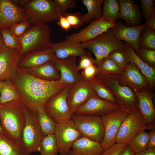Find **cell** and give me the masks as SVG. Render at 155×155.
Segmentation results:
<instances>
[{"mask_svg": "<svg viewBox=\"0 0 155 155\" xmlns=\"http://www.w3.org/2000/svg\"><path fill=\"white\" fill-rule=\"evenodd\" d=\"M50 48L55 57L60 59L80 57L86 51L81 43L67 39L63 41L52 42Z\"/></svg>", "mask_w": 155, "mask_h": 155, "instance_id": "22", "label": "cell"}, {"mask_svg": "<svg viewBox=\"0 0 155 155\" xmlns=\"http://www.w3.org/2000/svg\"><path fill=\"white\" fill-rule=\"evenodd\" d=\"M124 51L128 63H133L137 67L147 81L149 88L151 90L154 89L155 86V68L150 66L143 61L133 47L126 43Z\"/></svg>", "mask_w": 155, "mask_h": 155, "instance_id": "23", "label": "cell"}, {"mask_svg": "<svg viewBox=\"0 0 155 155\" xmlns=\"http://www.w3.org/2000/svg\"><path fill=\"white\" fill-rule=\"evenodd\" d=\"M120 108L118 104L102 99L95 93L73 114L102 117L111 114Z\"/></svg>", "mask_w": 155, "mask_h": 155, "instance_id": "15", "label": "cell"}, {"mask_svg": "<svg viewBox=\"0 0 155 155\" xmlns=\"http://www.w3.org/2000/svg\"><path fill=\"white\" fill-rule=\"evenodd\" d=\"M71 119L82 136L102 142L104 130L102 117L73 114Z\"/></svg>", "mask_w": 155, "mask_h": 155, "instance_id": "7", "label": "cell"}, {"mask_svg": "<svg viewBox=\"0 0 155 155\" xmlns=\"http://www.w3.org/2000/svg\"><path fill=\"white\" fill-rule=\"evenodd\" d=\"M53 61L60 73V80L63 82L73 85L83 79L78 69L76 57L63 59L55 57Z\"/></svg>", "mask_w": 155, "mask_h": 155, "instance_id": "19", "label": "cell"}, {"mask_svg": "<svg viewBox=\"0 0 155 155\" xmlns=\"http://www.w3.org/2000/svg\"><path fill=\"white\" fill-rule=\"evenodd\" d=\"M57 21V25L66 32H68L71 27L67 18L61 15Z\"/></svg>", "mask_w": 155, "mask_h": 155, "instance_id": "48", "label": "cell"}, {"mask_svg": "<svg viewBox=\"0 0 155 155\" xmlns=\"http://www.w3.org/2000/svg\"><path fill=\"white\" fill-rule=\"evenodd\" d=\"M63 15L67 19L71 27L74 29L78 28L84 23L83 14L79 12H67Z\"/></svg>", "mask_w": 155, "mask_h": 155, "instance_id": "41", "label": "cell"}, {"mask_svg": "<svg viewBox=\"0 0 155 155\" xmlns=\"http://www.w3.org/2000/svg\"><path fill=\"white\" fill-rule=\"evenodd\" d=\"M149 138V133L142 130L133 137L127 145L135 153L141 152L148 149Z\"/></svg>", "mask_w": 155, "mask_h": 155, "instance_id": "34", "label": "cell"}, {"mask_svg": "<svg viewBox=\"0 0 155 155\" xmlns=\"http://www.w3.org/2000/svg\"><path fill=\"white\" fill-rule=\"evenodd\" d=\"M22 8L11 0H0V29L28 20Z\"/></svg>", "mask_w": 155, "mask_h": 155, "instance_id": "18", "label": "cell"}, {"mask_svg": "<svg viewBox=\"0 0 155 155\" xmlns=\"http://www.w3.org/2000/svg\"><path fill=\"white\" fill-rule=\"evenodd\" d=\"M100 79L113 92L117 104L121 108L128 113L140 110L136 95L129 87L121 84L117 80L112 78H106Z\"/></svg>", "mask_w": 155, "mask_h": 155, "instance_id": "10", "label": "cell"}, {"mask_svg": "<svg viewBox=\"0 0 155 155\" xmlns=\"http://www.w3.org/2000/svg\"><path fill=\"white\" fill-rule=\"evenodd\" d=\"M110 78L117 80L121 84L128 86L133 90L142 91L149 88L148 83L139 68L134 64L128 63L120 74L102 78Z\"/></svg>", "mask_w": 155, "mask_h": 155, "instance_id": "16", "label": "cell"}, {"mask_svg": "<svg viewBox=\"0 0 155 155\" xmlns=\"http://www.w3.org/2000/svg\"><path fill=\"white\" fill-rule=\"evenodd\" d=\"M145 28L155 30V13L152 14L146 20Z\"/></svg>", "mask_w": 155, "mask_h": 155, "instance_id": "49", "label": "cell"}, {"mask_svg": "<svg viewBox=\"0 0 155 155\" xmlns=\"http://www.w3.org/2000/svg\"><path fill=\"white\" fill-rule=\"evenodd\" d=\"M103 0H82L83 4L87 10L86 13L83 14L84 23L91 22L94 19L102 17V5Z\"/></svg>", "mask_w": 155, "mask_h": 155, "instance_id": "30", "label": "cell"}, {"mask_svg": "<svg viewBox=\"0 0 155 155\" xmlns=\"http://www.w3.org/2000/svg\"><path fill=\"white\" fill-rule=\"evenodd\" d=\"M149 138L148 149L155 147V129L151 130L149 133Z\"/></svg>", "mask_w": 155, "mask_h": 155, "instance_id": "50", "label": "cell"}, {"mask_svg": "<svg viewBox=\"0 0 155 155\" xmlns=\"http://www.w3.org/2000/svg\"><path fill=\"white\" fill-rule=\"evenodd\" d=\"M145 120L140 110L130 112L123 119L115 139V143L127 144L136 134L146 129Z\"/></svg>", "mask_w": 155, "mask_h": 155, "instance_id": "9", "label": "cell"}, {"mask_svg": "<svg viewBox=\"0 0 155 155\" xmlns=\"http://www.w3.org/2000/svg\"><path fill=\"white\" fill-rule=\"evenodd\" d=\"M154 1L153 0H140L143 9V16L145 20L155 13Z\"/></svg>", "mask_w": 155, "mask_h": 155, "instance_id": "44", "label": "cell"}, {"mask_svg": "<svg viewBox=\"0 0 155 155\" xmlns=\"http://www.w3.org/2000/svg\"><path fill=\"white\" fill-rule=\"evenodd\" d=\"M135 155H155V147L136 153Z\"/></svg>", "mask_w": 155, "mask_h": 155, "instance_id": "52", "label": "cell"}, {"mask_svg": "<svg viewBox=\"0 0 155 155\" xmlns=\"http://www.w3.org/2000/svg\"><path fill=\"white\" fill-rule=\"evenodd\" d=\"M135 154L127 144L121 151L119 155H135Z\"/></svg>", "mask_w": 155, "mask_h": 155, "instance_id": "51", "label": "cell"}, {"mask_svg": "<svg viewBox=\"0 0 155 155\" xmlns=\"http://www.w3.org/2000/svg\"><path fill=\"white\" fill-rule=\"evenodd\" d=\"M16 100H20L19 95L11 80L3 81L0 89V104Z\"/></svg>", "mask_w": 155, "mask_h": 155, "instance_id": "33", "label": "cell"}, {"mask_svg": "<svg viewBox=\"0 0 155 155\" xmlns=\"http://www.w3.org/2000/svg\"><path fill=\"white\" fill-rule=\"evenodd\" d=\"M128 113L121 108L111 114L102 117L104 136L100 144L104 151L115 144V139L121 124Z\"/></svg>", "mask_w": 155, "mask_h": 155, "instance_id": "12", "label": "cell"}, {"mask_svg": "<svg viewBox=\"0 0 155 155\" xmlns=\"http://www.w3.org/2000/svg\"><path fill=\"white\" fill-rule=\"evenodd\" d=\"M90 82L84 79L72 85L67 97V102L73 114L95 93Z\"/></svg>", "mask_w": 155, "mask_h": 155, "instance_id": "17", "label": "cell"}, {"mask_svg": "<svg viewBox=\"0 0 155 155\" xmlns=\"http://www.w3.org/2000/svg\"><path fill=\"white\" fill-rule=\"evenodd\" d=\"M81 44L84 48L89 49L93 53L96 65L113 52L124 50L125 47V44L115 36L111 29L92 40Z\"/></svg>", "mask_w": 155, "mask_h": 155, "instance_id": "5", "label": "cell"}, {"mask_svg": "<svg viewBox=\"0 0 155 155\" xmlns=\"http://www.w3.org/2000/svg\"><path fill=\"white\" fill-rule=\"evenodd\" d=\"M103 152L100 143L82 136L73 144L67 155H101Z\"/></svg>", "mask_w": 155, "mask_h": 155, "instance_id": "25", "label": "cell"}, {"mask_svg": "<svg viewBox=\"0 0 155 155\" xmlns=\"http://www.w3.org/2000/svg\"><path fill=\"white\" fill-rule=\"evenodd\" d=\"M137 54L147 64L155 68V50L140 47Z\"/></svg>", "mask_w": 155, "mask_h": 155, "instance_id": "39", "label": "cell"}, {"mask_svg": "<svg viewBox=\"0 0 155 155\" xmlns=\"http://www.w3.org/2000/svg\"><path fill=\"white\" fill-rule=\"evenodd\" d=\"M0 133L4 134L3 130L1 128V125H0Z\"/></svg>", "mask_w": 155, "mask_h": 155, "instance_id": "55", "label": "cell"}, {"mask_svg": "<svg viewBox=\"0 0 155 155\" xmlns=\"http://www.w3.org/2000/svg\"><path fill=\"white\" fill-rule=\"evenodd\" d=\"M146 129L153 130L155 129V123L146 126Z\"/></svg>", "mask_w": 155, "mask_h": 155, "instance_id": "53", "label": "cell"}, {"mask_svg": "<svg viewBox=\"0 0 155 155\" xmlns=\"http://www.w3.org/2000/svg\"><path fill=\"white\" fill-rule=\"evenodd\" d=\"M33 24L58 21L62 15L55 0H32L22 7Z\"/></svg>", "mask_w": 155, "mask_h": 155, "instance_id": "4", "label": "cell"}, {"mask_svg": "<svg viewBox=\"0 0 155 155\" xmlns=\"http://www.w3.org/2000/svg\"><path fill=\"white\" fill-rule=\"evenodd\" d=\"M55 57L51 48L35 51L22 56L18 69L26 70L36 67L53 61Z\"/></svg>", "mask_w": 155, "mask_h": 155, "instance_id": "21", "label": "cell"}, {"mask_svg": "<svg viewBox=\"0 0 155 155\" xmlns=\"http://www.w3.org/2000/svg\"><path fill=\"white\" fill-rule=\"evenodd\" d=\"M80 57L78 65L79 70H82L92 65H96L95 59L86 51Z\"/></svg>", "mask_w": 155, "mask_h": 155, "instance_id": "43", "label": "cell"}, {"mask_svg": "<svg viewBox=\"0 0 155 155\" xmlns=\"http://www.w3.org/2000/svg\"><path fill=\"white\" fill-rule=\"evenodd\" d=\"M55 1L59 8L62 15L66 13L68 9L74 8L76 6L74 0H55Z\"/></svg>", "mask_w": 155, "mask_h": 155, "instance_id": "45", "label": "cell"}, {"mask_svg": "<svg viewBox=\"0 0 155 155\" xmlns=\"http://www.w3.org/2000/svg\"><path fill=\"white\" fill-rule=\"evenodd\" d=\"M4 46L3 40L0 31V47Z\"/></svg>", "mask_w": 155, "mask_h": 155, "instance_id": "54", "label": "cell"}, {"mask_svg": "<svg viewBox=\"0 0 155 155\" xmlns=\"http://www.w3.org/2000/svg\"><path fill=\"white\" fill-rule=\"evenodd\" d=\"M22 57L18 49H11L5 46L0 47V83L11 80L14 76Z\"/></svg>", "mask_w": 155, "mask_h": 155, "instance_id": "13", "label": "cell"}, {"mask_svg": "<svg viewBox=\"0 0 155 155\" xmlns=\"http://www.w3.org/2000/svg\"><path fill=\"white\" fill-rule=\"evenodd\" d=\"M31 24L29 20H25L15 24L8 28L13 34L19 37L31 26Z\"/></svg>", "mask_w": 155, "mask_h": 155, "instance_id": "42", "label": "cell"}, {"mask_svg": "<svg viewBox=\"0 0 155 155\" xmlns=\"http://www.w3.org/2000/svg\"><path fill=\"white\" fill-rule=\"evenodd\" d=\"M86 27L78 32L66 37V39L82 43L96 37L114 27L115 21L110 20L102 17L92 20Z\"/></svg>", "mask_w": 155, "mask_h": 155, "instance_id": "14", "label": "cell"}, {"mask_svg": "<svg viewBox=\"0 0 155 155\" xmlns=\"http://www.w3.org/2000/svg\"><path fill=\"white\" fill-rule=\"evenodd\" d=\"M24 108L26 123L22 131V145L29 155L34 152H40L43 136L36 117Z\"/></svg>", "mask_w": 155, "mask_h": 155, "instance_id": "6", "label": "cell"}, {"mask_svg": "<svg viewBox=\"0 0 155 155\" xmlns=\"http://www.w3.org/2000/svg\"><path fill=\"white\" fill-rule=\"evenodd\" d=\"M11 80L18 92L22 104L36 117L39 108L44 107L52 96L69 84L60 80L55 81L42 80L18 69Z\"/></svg>", "mask_w": 155, "mask_h": 155, "instance_id": "1", "label": "cell"}, {"mask_svg": "<svg viewBox=\"0 0 155 155\" xmlns=\"http://www.w3.org/2000/svg\"><path fill=\"white\" fill-rule=\"evenodd\" d=\"M96 66L98 71L96 75L99 78L118 75L123 70L108 56L103 59Z\"/></svg>", "mask_w": 155, "mask_h": 155, "instance_id": "29", "label": "cell"}, {"mask_svg": "<svg viewBox=\"0 0 155 155\" xmlns=\"http://www.w3.org/2000/svg\"><path fill=\"white\" fill-rule=\"evenodd\" d=\"M0 31L5 46L10 48L18 49L20 50L19 37L13 34L8 28L1 29Z\"/></svg>", "mask_w": 155, "mask_h": 155, "instance_id": "38", "label": "cell"}, {"mask_svg": "<svg viewBox=\"0 0 155 155\" xmlns=\"http://www.w3.org/2000/svg\"><path fill=\"white\" fill-rule=\"evenodd\" d=\"M137 96L140 111L144 117L146 125L155 123V109L152 93L148 89L138 91L133 90Z\"/></svg>", "mask_w": 155, "mask_h": 155, "instance_id": "24", "label": "cell"}, {"mask_svg": "<svg viewBox=\"0 0 155 155\" xmlns=\"http://www.w3.org/2000/svg\"><path fill=\"white\" fill-rule=\"evenodd\" d=\"M0 155H28L22 145L0 133Z\"/></svg>", "mask_w": 155, "mask_h": 155, "instance_id": "28", "label": "cell"}, {"mask_svg": "<svg viewBox=\"0 0 155 155\" xmlns=\"http://www.w3.org/2000/svg\"><path fill=\"white\" fill-rule=\"evenodd\" d=\"M140 47L155 50V30L145 28L139 39Z\"/></svg>", "mask_w": 155, "mask_h": 155, "instance_id": "37", "label": "cell"}, {"mask_svg": "<svg viewBox=\"0 0 155 155\" xmlns=\"http://www.w3.org/2000/svg\"><path fill=\"white\" fill-rule=\"evenodd\" d=\"M2 82L0 83V89L2 85Z\"/></svg>", "mask_w": 155, "mask_h": 155, "instance_id": "56", "label": "cell"}, {"mask_svg": "<svg viewBox=\"0 0 155 155\" xmlns=\"http://www.w3.org/2000/svg\"><path fill=\"white\" fill-rule=\"evenodd\" d=\"M127 145L126 144L116 143L104 151L101 155H119L121 151Z\"/></svg>", "mask_w": 155, "mask_h": 155, "instance_id": "47", "label": "cell"}, {"mask_svg": "<svg viewBox=\"0 0 155 155\" xmlns=\"http://www.w3.org/2000/svg\"><path fill=\"white\" fill-rule=\"evenodd\" d=\"M24 70L37 78L45 80L55 81L60 78V73L53 61L36 67Z\"/></svg>", "mask_w": 155, "mask_h": 155, "instance_id": "27", "label": "cell"}, {"mask_svg": "<svg viewBox=\"0 0 155 155\" xmlns=\"http://www.w3.org/2000/svg\"><path fill=\"white\" fill-rule=\"evenodd\" d=\"M36 117L43 137L54 134L57 123L47 114L44 107L38 110Z\"/></svg>", "mask_w": 155, "mask_h": 155, "instance_id": "32", "label": "cell"}, {"mask_svg": "<svg viewBox=\"0 0 155 155\" xmlns=\"http://www.w3.org/2000/svg\"><path fill=\"white\" fill-rule=\"evenodd\" d=\"M118 2L119 18L123 19L129 26L140 25L142 20L141 14L135 2L131 0H119Z\"/></svg>", "mask_w": 155, "mask_h": 155, "instance_id": "26", "label": "cell"}, {"mask_svg": "<svg viewBox=\"0 0 155 155\" xmlns=\"http://www.w3.org/2000/svg\"><path fill=\"white\" fill-rule=\"evenodd\" d=\"M0 123L4 134L22 145L26 116L24 107L20 100L0 104Z\"/></svg>", "mask_w": 155, "mask_h": 155, "instance_id": "2", "label": "cell"}, {"mask_svg": "<svg viewBox=\"0 0 155 155\" xmlns=\"http://www.w3.org/2000/svg\"><path fill=\"white\" fill-rule=\"evenodd\" d=\"M89 82L95 93L99 97L117 104L116 98L112 90L96 75Z\"/></svg>", "mask_w": 155, "mask_h": 155, "instance_id": "31", "label": "cell"}, {"mask_svg": "<svg viewBox=\"0 0 155 155\" xmlns=\"http://www.w3.org/2000/svg\"><path fill=\"white\" fill-rule=\"evenodd\" d=\"M98 69L96 65H92L82 70L81 73L83 79L89 81L96 75Z\"/></svg>", "mask_w": 155, "mask_h": 155, "instance_id": "46", "label": "cell"}, {"mask_svg": "<svg viewBox=\"0 0 155 155\" xmlns=\"http://www.w3.org/2000/svg\"><path fill=\"white\" fill-rule=\"evenodd\" d=\"M103 3L102 17L113 21L119 18V7L118 1L116 0H105Z\"/></svg>", "mask_w": 155, "mask_h": 155, "instance_id": "36", "label": "cell"}, {"mask_svg": "<svg viewBox=\"0 0 155 155\" xmlns=\"http://www.w3.org/2000/svg\"><path fill=\"white\" fill-rule=\"evenodd\" d=\"M145 28L144 24L130 26L116 23V25L111 30L117 39L125 41L133 47L137 53L140 47V36Z\"/></svg>", "mask_w": 155, "mask_h": 155, "instance_id": "20", "label": "cell"}, {"mask_svg": "<svg viewBox=\"0 0 155 155\" xmlns=\"http://www.w3.org/2000/svg\"><path fill=\"white\" fill-rule=\"evenodd\" d=\"M39 152L41 155H58L59 149L54 134L43 137Z\"/></svg>", "mask_w": 155, "mask_h": 155, "instance_id": "35", "label": "cell"}, {"mask_svg": "<svg viewBox=\"0 0 155 155\" xmlns=\"http://www.w3.org/2000/svg\"><path fill=\"white\" fill-rule=\"evenodd\" d=\"M54 134L60 155H67L73 144L82 136L71 119L57 124Z\"/></svg>", "mask_w": 155, "mask_h": 155, "instance_id": "11", "label": "cell"}, {"mask_svg": "<svg viewBox=\"0 0 155 155\" xmlns=\"http://www.w3.org/2000/svg\"><path fill=\"white\" fill-rule=\"evenodd\" d=\"M72 85L69 84L52 96L44 105L47 114L57 124L71 119L73 115L67 100L68 93Z\"/></svg>", "mask_w": 155, "mask_h": 155, "instance_id": "8", "label": "cell"}, {"mask_svg": "<svg viewBox=\"0 0 155 155\" xmlns=\"http://www.w3.org/2000/svg\"><path fill=\"white\" fill-rule=\"evenodd\" d=\"M108 57L123 70L128 63L124 50H119L111 53Z\"/></svg>", "mask_w": 155, "mask_h": 155, "instance_id": "40", "label": "cell"}, {"mask_svg": "<svg viewBox=\"0 0 155 155\" xmlns=\"http://www.w3.org/2000/svg\"><path fill=\"white\" fill-rule=\"evenodd\" d=\"M51 30L46 23H39L31 26L19 37V49L22 56L28 53L50 48Z\"/></svg>", "mask_w": 155, "mask_h": 155, "instance_id": "3", "label": "cell"}]
</instances>
